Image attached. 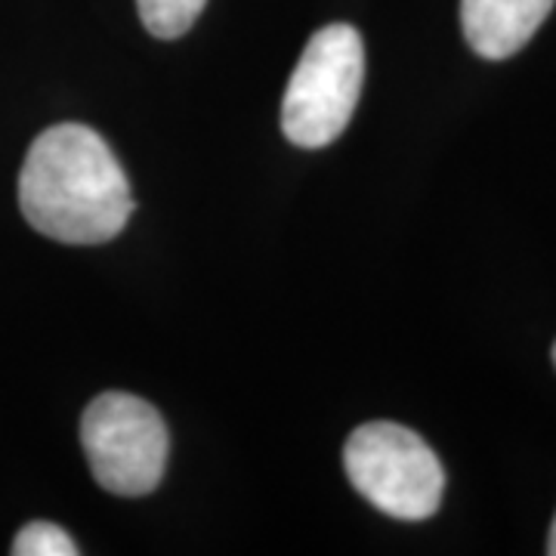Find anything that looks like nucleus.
I'll list each match as a JSON object with an SVG mask.
<instances>
[{
	"instance_id": "423d86ee",
	"label": "nucleus",
	"mask_w": 556,
	"mask_h": 556,
	"mask_svg": "<svg viewBox=\"0 0 556 556\" xmlns=\"http://www.w3.org/2000/svg\"><path fill=\"white\" fill-rule=\"evenodd\" d=\"M207 0H137L139 20L159 40L182 38L201 16Z\"/></svg>"
},
{
	"instance_id": "0eeeda50",
	"label": "nucleus",
	"mask_w": 556,
	"mask_h": 556,
	"mask_svg": "<svg viewBox=\"0 0 556 556\" xmlns=\"http://www.w3.org/2000/svg\"><path fill=\"white\" fill-rule=\"evenodd\" d=\"M78 544L53 522H28L13 541V556H75Z\"/></svg>"
},
{
	"instance_id": "39448f33",
	"label": "nucleus",
	"mask_w": 556,
	"mask_h": 556,
	"mask_svg": "<svg viewBox=\"0 0 556 556\" xmlns=\"http://www.w3.org/2000/svg\"><path fill=\"white\" fill-rule=\"evenodd\" d=\"M556 0H460L464 38L482 60L519 53L551 16Z\"/></svg>"
},
{
	"instance_id": "1a4fd4ad",
	"label": "nucleus",
	"mask_w": 556,
	"mask_h": 556,
	"mask_svg": "<svg viewBox=\"0 0 556 556\" xmlns=\"http://www.w3.org/2000/svg\"><path fill=\"white\" fill-rule=\"evenodd\" d=\"M554 365H556V343H554Z\"/></svg>"
},
{
	"instance_id": "7ed1b4c3",
	"label": "nucleus",
	"mask_w": 556,
	"mask_h": 556,
	"mask_svg": "<svg viewBox=\"0 0 556 556\" xmlns=\"http://www.w3.org/2000/svg\"><path fill=\"white\" fill-rule=\"evenodd\" d=\"M343 467L358 495L393 519H430L445 495L437 452L393 420H371L353 430L343 445Z\"/></svg>"
},
{
	"instance_id": "f257e3e1",
	"label": "nucleus",
	"mask_w": 556,
	"mask_h": 556,
	"mask_svg": "<svg viewBox=\"0 0 556 556\" xmlns=\"http://www.w3.org/2000/svg\"><path fill=\"white\" fill-rule=\"evenodd\" d=\"M20 207L47 239L112 241L134 214L130 182L109 142L84 124L43 130L22 164Z\"/></svg>"
},
{
	"instance_id": "6e6552de",
	"label": "nucleus",
	"mask_w": 556,
	"mask_h": 556,
	"mask_svg": "<svg viewBox=\"0 0 556 556\" xmlns=\"http://www.w3.org/2000/svg\"><path fill=\"white\" fill-rule=\"evenodd\" d=\"M547 554L556 556V517H554V526H551V538H547Z\"/></svg>"
},
{
	"instance_id": "f03ea898",
	"label": "nucleus",
	"mask_w": 556,
	"mask_h": 556,
	"mask_svg": "<svg viewBox=\"0 0 556 556\" xmlns=\"http://www.w3.org/2000/svg\"><path fill=\"white\" fill-rule=\"evenodd\" d=\"M365 78V47L353 25H325L309 38L281 102V130L300 149H321L346 130Z\"/></svg>"
},
{
	"instance_id": "20e7f679",
	"label": "nucleus",
	"mask_w": 556,
	"mask_h": 556,
	"mask_svg": "<svg viewBox=\"0 0 556 556\" xmlns=\"http://www.w3.org/2000/svg\"><path fill=\"white\" fill-rule=\"evenodd\" d=\"M80 445L105 492L139 497L159 489L170 437L161 415L146 399L102 393L80 417Z\"/></svg>"
}]
</instances>
